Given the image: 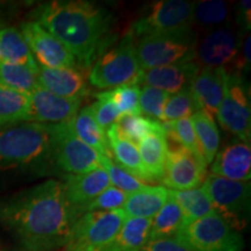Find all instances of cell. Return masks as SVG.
<instances>
[{
    "label": "cell",
    "instance_id": "obj_18",
    "mask_svg": "<svg viewBox=\"0 0 251 251\" xmlns=\"http://www.w3.org/2000/svg\"><path fill=\"white\" fill-rule=\"evenodd\" d=\"M200 68L201 67L193 61L149 69L141 72L137 85L156 87L174 94L190 87Z\"/></svg>",
    "mask_w": 251,
    "mask_h": 251
},
{
    "label": "cell",
    "instance_id": "obj_3",
    "mask_svg": "<svg viewBox=\"0 0 251 251\" xmlns=\"http://www.w3.org/2000/svg\"><path fill=\"white\" fill-rule=\"evenodd\" d=\"M52 125H18L0 130V168H26L52 161Z\"/></svg>",
    "mask_w": 251,
    "mask_h": 251
},
{
    "label": "cell",
    "instance_id": "obj_44",
    "mask_svg": "<svg viewBox=\"0 0 251 251\" xmlns=\"http://www.w3.org/2000/svg\"><path fill=\"white\" fill-rule=\"evenodd\" d=\"M140 251H143V250H140Z\"/></svg>",
    "mask_w": 251,
    "mask_h": 251
},
{
    "label": "cell",
    "instance_id": "obj_31",
    "mask_svg": "<svg viewBox=\"0 0 251 251\" xmlns=\"http://www.w3.org/2000/svg\"><path fill=\"white\" fill-rule=\"evenodd\" d=\"M29 93L0 85V129L4 126L25 121Z\"/></svg>",
    "mask_w": 251,
    "mask_h": 251
},
{
    "label": "cell",
    "instance_id": "obj_34",
    "mask_svg": "<svg viewBox=\"0 0 251 251\" xmlns=\"http://www.w3.org/2000/svg\"><path fill=\"white\" fill-rule=\"evenodd\" d=\"M162 124L168 142L179 144V146L184 147L185 149L193 152L194 155L202 157L201 151H200L199 143H198L196 136V131H194V128L190 118L179 119V120L170 122H162Z\"/></svg>",
    "mask_w": 251,
    "mask_h": 251
},
{
    "label": "cell",
    "instance_id": "obj_16",
    "mask_svg": "<svg viewBox=\"0 0 251 251\" xmlns=\"http://www.w3.org/2000/svg\"><path fill=\"white\" fill-rule=\"evenodd\" d=\"M211 174L235 181H250L251 148L250 143L238 139L226 144L211 163Z\"/></svg>",
    "mask_w": 251,
    "mask_h": 251
},
{
    "label": "cell",
    "instance_id": "obj_30",
    "mask_svg": "<svg viewBox=\"0 0 251 251\" xmlns=\"http://www.w3.org/2000/svg\"><path fill=\"white\" fill-rule=\"evenodd\" d=\"M231 17L230 4L221 0H205L194 2L191 26L218 28L228 24Z\"/></svg>",
    "mask_w": 251,
    "mask_h": 251
},
{
    "label": "cell",
    "instance_id": "obj_15",
    "mask_svg": "<svg viewBox=\"0 0 251 251\" xmlns=\"http://www.w3.org/2000/svg\"><path fill=\"white\" fill-rule=\"evenodd\" d=\"M81 101L62 98L37 85L29 92V106L25 121L48 125L68 122L79 111Z\"/></svg>",
    "mask_w": 251,
    "mask_h": 251
},
{
    "label": "cell",
    "instance_id": "obj_37",
    "mask_svg": "<svg viewBox=\"0 0 251 251\" xmlns=\"http://www.w3.org/2000/svg\"><path fill=\"white\" fill-rule=\"evenodd\" d=\"M140 92L141 87L137 84H129L106 91L122 115H141Z\"/></svg>",
    "mask_w": 251,
    "mask_h": 251
},
{
    "label": "cell",
    "instance_id": "obj_9",
    "mask_svg": "<svg viewBox=\"0 0 251 251\" xmlns=\"http://www.w3.org/2000/svg\"><path fill=\"white\" fill-rule=\"evenodd\" d=\"M220 126L244 143L251 139V106L249 89L240 74H228L224 98L216 112Z\"/></svg>",
    "mask_w": 251,
    "mask_h": 251
},
{
    "label": "cell",
    "instance_id": "obj_10",
    "mask_svg": "<svg viewBox=\"0 0 251 251\" xmlns=\"http://www.w3.org/2000/svg\"><path fill=\"white\" fill-rule=\"evenodd\" d=\"M52 162L68 175H80L100 168L98 153L81 142L70 124L52 125Z\"/></svg>",
    "mask_w": 251,
    "mask_h": 251
},
{
    "label": "cell",
    "instance_id": "obj_4",
    "mask_svg": "<svg viewBox=\"0 0 251 251\" xmlns=\"http://www.w3.org/2000/svg\"><path fill=\"white\" fill-rule=\"evenodd\" d=\"M198 42L199 36L191 25L165 33L141 37L136 43V55L141 71L196 61Z\"/></svg>",
    "mask_w": 251,
    "mask_h": 251
},
{
    "label": "cell",
    "instance_id": "obj_26",
    "mask_svg": "<svg viewBox=\"0 0 251 251\" xmlns=\"http://www.w3.org/2000/svg\"><path fill=\"white\" fill-rule=\"evenodd\" d=\"M151 220L129 218L117 236L99 251H140L149 241Z\"/></svg>",
    "mask_w": 251,
    "mask_h": 251
},
{
    "label": "cell",
    "instance_id": "obj_24",
    "mask_svg": "<svg viewBox=\"0 0 251 251\" xmlns=\"http://www.w3.org/2000/svg\"><path fill=\"white\" fill-rule=\"evenodd\" d=\"M0 63L23 65L39 72L37 64L20 30L13 27L0 28Z\"/></svg>",
    "mask_w": 251,
    "mask_h": 251
},
{
    "label": "cell",
    "instance_id": "obj_19",
    "mask_svg": "<svg viewBox=\"0 0 251 251\" xmlns=\"http://www.w3.org/2000/svg\"><path fill=\"white\" fill-rule=\"evenodd\" d=\"M37 85L67 99L83 100L89 94L86 78L83 72L76 68L39 67Z\"/></svg>",
    "mask_w": 251,
    "mask_h": 251
},
{
    "label": "cell",
    "instance_id": "obj_2",
    "mask_svg": "<svg viewBox=\"0 0 251 251\" xmlns=\"http://www.w3.org/2000/svg\"><path fill=\"white\" fill-rule=\"evenodd\" d=\"M39 25L65 46L77 65L89 68L106 45L112 15L105 8L83 0H55L33 12Z\"/></svg>",
    "mask_w": 251,
    "mask_h": 251
},
{
    "label": "cell",
    "instance_id": "obj_11",
    "mask_svg": "<svg viewBox=\"0 0 251 251\" xmlns=\"http://www.w3.org/2000/svg\"><path fill=\"white\" fill-rule=\"evenodd\" d=\"M194 2L185 0H159L144 8L131 26L134 37H144L190 26Z\"/></svg>",
    "mask_w": 251,
    "mask_h": 251
},
{
    "label": "cell",
    "instance_id": "obj_33",
    "mask_svg": "<svg viewBox=\"0 0 251 251\" xmlns=\"http://www.w3.org/2000/svg\"><path fill=\"white\" fill-rule=\"evenodd\" d=\"M201 106L190 87L171 94L163 112V122H170L184 118H191L200 111Z\"/></svg>",
    "mask_w": 251,
    "mask_h": 251
},
{
    "label": "cell",
    "instance_id": "obj_43",
    "mask_svg": "<svg viewBox=\"0 0 251 251\" xmlns=\"http://www.w3.org/2000/svg\"><path fill=\"white\" fill-rule=\"evenodd\" d=\"M0 251H11V250H9V249H8V248L5 246V244H4V243H2V242H1V241H0Z\"/></svg>",
    "mask_w": 251,
    "mask_h": 251
},
{
    "label": "cell",
    "instance_id": "obj_20",
    "mask_svg": "<svg viewBox=\"0 0 251 251\" xmlns=\"http://www.w3.org/2000/svg\"><path fill=\"white\" fill-rule=\"evenodd\" d=\"M227 76L228 71L226 68L202 67L190 86L201 108L212 117L216 115L221 105Z\"/></svg>",
    "mask_w": 251,
    "mask_h": 251
},
{
    "label": "cell",
    "instance_id": "obj_29",
    "mask_svg": "<svg viewBox=\"0 0 251 251\" xmlns=\"http://www.w3.org/2000/svg\"><path fill=\"white\" fill-rule=\"evenodd\" d=\"M169 192L180 207L185 225L215 213L214 207L202 186L186 191L169 190Z\"/></svg>",
    "mask_w": 251,
    "mask_h": 251
},
{
    "label": "cell",
    "instance_id": "obj_7",
    "mask_svg": "<svg viewBox=\"0 0 251 251\" xmlns=\"http://www.w3.org/2000/svg\"><path fill=\"white\" fill-rule=\"evenodd\" d=\"M177 240L193 251H243L244 240L216 213L183 226Z\"/></svg>",
    "mask_w": 251,
    "mask_h": 251
},
{
    "label": "cell",
    "instance_id": "obj_45",
    "mask_svg": "<svg viewBox=\"0 0 251 251\" xmlns=\"http://www.w3.org/2000/svg\"><path fill=\"white\" fill-rule=\"evenodd\" d=\"M0 130H1V129H0Z\"/></svg>",
    "mask_w": 251,
    "mask_h": 251
},
{
    "label": "cell",
    "instance_id": "obj_38",
    "mask_svg": "<svg viewBox=\"0 0 251 251\" xmlns=\"http://www.w3.org/2000/svg\"><path fill=\"white\" fill-rule=\"evenodd\" d=\"M158 122L141 115H122L115 125L126 139L137 146L140 141L158 125Z\"/></svg>",
    "mask_w": 251,
    "mask_h": 251
},
{
    "label": "cell",
    "instance_id": "obj_40",
    "mask_svg": "<svg viewBox=\"0 0 251 251\" xmlns=\"http://www.w3.org/2000/svg\"><path fill=\"white\" fill-rule=\"evenodd\" d=\"M127 197L128 194L111 185L83 209L81 215L89 212H112L122 209Z\"/></svg>",
    "mask_w": 251,
    "mask_h": 251
},
{
    "label": "cell",
    "instance_id": "obj_12",
    "mask_svg": "<svg viewBox=\"0 0 251 251\" xmlns=\"http://www.w3.org/2000/svg\"><path fill=\"white\" fill-rule=\"evenodd\" d=\"M169 153L162 183L171 191H186L199 187L207 177V164L179 144L168 142Z\"/></svg>",
    "mask_w": 251,
    "mask_h": 251
},
{
    "label": "cell",
    "instance_id": "obj_25",
    "mask_svg": "<svg viewBox=\"0 0 251 251\" xmlns=\"http://www.w3.org/2000/svg\"><path fill=\"white\" fill-rule=\"evenodd\" d=\"M69 124L74 134L81 142L92 148L98 155L111 157L107 136L94 120L90 106L79 109Z\"/></svg>",
    "mask_w": 251,
    "mask_h": 251
},
{
    "label": "cell",
    "instance_id": "obj_6",
    "mask_svg": "<svg viewBox=\"0 0 251 251\" xmlns=\"http://www.w3.org/2000/svg\"><path fill=\"white\" fill-rule=\"evenodd\" d=\"M214 211L235 230L247 227L251 212L250 181H235L215 175H207L202 183Z\"/></svg>",
    "mask_w": 251,
    "mask_h": 251
},
{
    "label": "cell",
    "instance_id": "obj_28",
    "mask_svg": "<svg viewBox=\"0 0 251 251\" xmlns=\"http://www.w3.org/2000/svg\"><path fill=\"white\" fill-rule=\"evenodd\" d=\"M190 119L196 131L202 158L207 165L211 164L220 147V133L214 118L203 109H200Z\"/></svg>",
    "mask_w": 251,
    "mask_h": 251
},
{
    "label": "cell",
    "instance_id": "obj_1",
    "mask_svg": "<svg viewBox=\"0 0 251 251\" xmlns=\"http://www.w3.org/2000/svg\"><path fill=\"white\" fill-rule=\"evenodd\" d=\"M79 216L69 203L63 183L49 179L0 205V222L27 251L64 248Z\"/></svg>",
    "mask_w": 251,
    "mask_h": 251
},
{
    "label": "cell",
    "instance_id": "obj_35",
    "mask_svg": "<svg viewBox=\"0 0 251 251\" xmlns=\"http://www.w3.org/2000/svg\"><path fill=\"white\" fill-rule=\"evenodd\" d=\"M99 156V164L107 174L109 181L112 186L119 188L126 194H131L136 191L141 190L144 186H147L146 183L137 179L129 172H127L121 166H119L117 163L113 162V159L108 156Z\"/></svg>",
    "mask_w": 251,
    "mask_h": 251
},
{
    "label": "cell",
    "instance_id": "obj_22",
    "mask_svg": "<svg viewBox=\"0 0 251 251\" xmlns=\"http://www.w3.org/2000/svg\"><path fill=\"white\" fill-rule=\"evenodd\" d=\"M169 198V190L164 186L147 185L136 192L128 194L122 211L129 218L151 220Z\"/></svg>",
    "mask_w": 251,
    "mask_h": 251
},
{
    "label": "cell",
    "instance_id": "obj_8",
    "mask_svg": "<svg viewBox=\"0 0 251 251\" xmlns=\"http://www.w3.org/2000/svg\"><path fill=\"white\" fill-rule=\"evenodd\" d=\"M126 220L122 209L85 213L75 224L63 251H99L117 236Z\"/></svg>",
    "mask_w": 251,
    "mask_h": 251
},
{
    "label": "cell",
    "instance_id": "obj_21",
    "mask_svg": "<svg viewBox=\"0 0 251 251\" xmlns=\"http://www.w3.org/2000/svg\"><path fill=\"white\" fill-rule=\"evenodd\" d=\"M137 149L149 181H161L169 153L168 141L162 122H158V125L140 141Z\"/></svg>",
    "mask_w": 251,
    "mask_h": 251
},
{
    "label": "cell",
    "instance_id": "obj_41",
    "mask_svg": "<svg viewBox=\"0 0 251 251\" xmlns=\"http://www.w3.org/2000/svg\"><path fill=\"white\" fill-rule=\"evenodd\" d=\"M143 251H193L177 238L151 240L142 248Z\"/></svg>",
    "mask_w": 251,
    "mask_h": 251
},
{
    "label": "cell",
    "instance_id": "obj_13",
    "mask_svg": "<svg viewBox=\"0 0 251 251\" xmlns=\"http://www.w3.org/2000/svg\"><path fill=\"white\" fill-rule=\"evenodd\" d=\"M244 37L230 24L214 28L198 42L197 63L200 67L225 68L236 61Z\"/></svg>",
    "mask_w": 251,
    "mask_h": 251
},
{
    "label": "cell",
    "instance_id": "obj_23",
    "mask_svg": "<svg viewBox=\"0 0 251 251\" xmlns=\"http://www.w3.org/2000/svg\"><path fill=\"white\" fill-rule=\"evenodd\" d=\"M106 136H107L109 151L115 157L118 165L141 181H149L136 144L126 139L118 129L117 125H113L107 129Z\"/></svg>",
    "mask_w": 251,
    "mask_h": 251
},
{
    "label": "cell",
    "instance_id": "obj_5",
    "mask_svg": "<svg viewBox=\"0 0 251 251\" xmlns=\"http://www.w3.org/2000/svg\"><path fill=\"white\" fill-rule=\"evenodd\" d=\"M141 69L134 36L128 33L120 42L97 58L91 69L90 83L101 90L137 84Z\"/></svg>",
    "mask_w": 251,
    "mask_h": 251
},
{
    "label": "cell",
    "instance_id": "obj_32",
    "mask_svg": "<svg viewBox=\"0 0 251 251\" xmlns=\"http://www.w3.org/2000/svg\"><path fill=\"white\" fill-rule=\"evenodd\" d=\"M0 85L29 93L37 86V74L23 65L0 63Z\"/></svg>",
    "mask_w": 251,
    "mask_h": 251
},
{
    "label": "cell",
    "instance_id": "obj_17",
    "mask_svg": "<svg viewBox=\"0 0 251 251\" xmlns=\"http://www.w3.org/2000/svg\"><path fill=\"white\" fill-rule=\"evenodd\" d=\"M108 186L111 181L101 166L85 174L67 175L63 183L67 200L79 218L83 209Z\"/></svg>",
    "mask_w": 251,
    "mask_h": 251
},
{
    "label": "cell",
    "instance_id": "obj_14",
    "mask_svg": "<svg viewBox=\"0 0 251 251\" xmlns=\"http://www.w3.org/2000/svg\"><path fill=\"white\" fill-rule=\"evenodd\" d=\"M23 34L31 55L39 67L49 69L76 68L77 61L65 46L36 21L21 25Z\"/></svg>",
    "mask_w": 251,
    "mask_h": 251
},
{
    "label": "cell",
    "instance_id": "obj_39",
    "mask_svg": "<svg viewBox=\"0 0 251 251\" xmlns=\"http://www.w3.org/2000/svg\"><path fill=\"white\" fill-rule=\"evenodd\" d=\"M96 98L97 101H94L90 106V109L92 112L94 120L106 133L113 125L117 124L119 119L122 117V114L115 106V103L107 96L106 91L105 92L97 93Z\"/></svg>",
    "mask_w": 251,
    "mask_h": 251
},
{
    "label": "cell",
    "instance_id": "obj_27",
    "mask_svg": "<svg viewBox=\"0 0 251 251\" xmlns=\"http://www.w3.org/2000/svg\"><path fill=\"white\" fill-rule=\"evenodd\" d=\"M185 225L180 207L169 192V198L159 212L151 219L149 241L176 238Z\"/></svg>",
    "mask_w": 251,
    "mask_h": 251
},
{
    "label": "cell",
    "instance_id": "obj_36",
    "mask_svg": "<svg viewBox=\"0 0 251 251\" xmlns=\"http://www.w3.org/2000/svg\"><path fill=\"white\" fill-rule=\"evenodd\" d=\"M171 94L151 86H142L140 92V111L151 120L163 122V112Z\"/></svg>",
    "mask_w": 251,
    "mask_h": 251
},
{
    "label": "cell",
    "instance_id": "obj_42",
    "mask_svg": "<svg viewBox=\"0 0 251 251\" xmlns=\"http://www.w3.org/2000/svg\"><path fill=\"white\" fill-rule=\"evenodd\" d=\"M251 1L242 0L238 1L235 7V17H236L237 26L241 28V33H249L251 26Z\"/></svg>",
    "mask_w": 251,
    "mask_h": 251
}]
</instances>
